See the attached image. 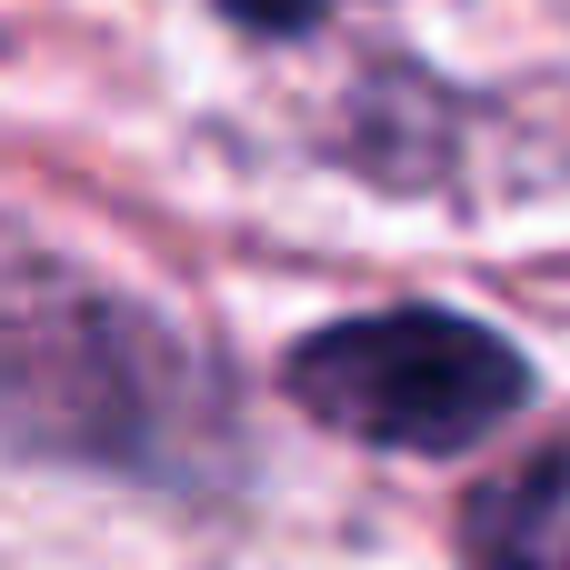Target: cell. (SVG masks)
I'll return each mask as SVG.
<instances>
[{"instance_id":"6da1fadb","label":"cell","mask_w":570,"mask_h":570,"mask_svg":"<svg viewBox=\"0 0 570 570\" xmlns=\"http://www.w3.org/2000/svg\"><path fill=\"white\" fill-rule=\"evenodd\" d=\"M0 441L200 491L230 471V401L150 301L0 220Z\"/></svg>"},{"instance_id":"7a4b0ae2","label":"cell","mask_w":570,"mask_h":570,"mask_svg":"<svg viewBox=\"0 0 570 570\" xmlns=\"http://www.w3.org/2000/svg\"><path fill=\"white\" fill-rule=\"evenodd\" d=\"M291 401L371 451H471L531 401V361L461 311H371L291 351Z\"/></svg>"},{"instance_id":"3957f363","label":"cell","mask_w":570,"mask_h":570,"mask_svg":"<svg viewBox=\"0 0 570 570\" xmlns=\"http://www.w3.org/2000/svg\"><path fill=\"white\" fill-rule=\"evenodd\" d=\"M471 551L491 570H570V451H541L471 501Z\"/></svg>"},{"instance_id":"277c9868","label":"cell","mask_w":570,"mask_h":570,"mask_svg":"<svg viewBox=\"0 0 570 570\" xmlns=\"http://www.w3.org/2000/svg\"><path fill=\"white\" fill-rule=\"evenodd\" d=\"M220 10H230L240 30H271V40H281V30H311L331 0H220Z\"/></svg>"}]
</instances>
